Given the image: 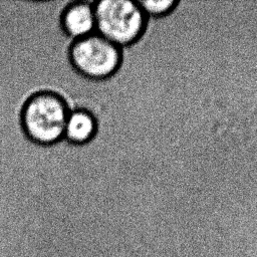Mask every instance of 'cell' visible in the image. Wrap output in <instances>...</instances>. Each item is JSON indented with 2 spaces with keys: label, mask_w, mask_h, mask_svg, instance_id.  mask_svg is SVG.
<instances>
[{
  "label": "cell",
  "mask_w": 257,
  "mask_h": 257,
  "mask_svg": "<svg viewBox=\"0 0 257 257\" xmlns=\"http://www.w3.org/2000/svg\"><path fill=\"white\" fill-rule=\"evenodd\" d=\"M96 131L94 116L87 110L76 108L69 111L64 138L73 144H84L92 139Z\"/></svg>",
  "instance_id": "obj_5"
},
{
  "label": "cell",
  "mask_w": 257,
  "mask_h": 257,
  "mask_svg": "<svg viewBox=\"0 0 257 257\" xmlns=\"http://www.w3.org/2000/svg\"><path fill=\"white\" fill-rule=\"evenodd\" d=\"M178 2L175 0H139V4L150 18H159L170 13Z\"/></svg>",
  "instance_id": "obj_6"
},
{
  "label": "cell",
  "mask_w": 257,
  "mask_h": 257,
  "mask_svg": "<svg viewBox=\"0 0 257 257\" xmlns=\"http://www.w3.org/2000/svg\"><path fill=\"white\" fill-rule=\"evenodd\" d=\"M95 32L122 47L137 41L144 33L148 16L132 0H94Z\"/></svg>",
  "instance_id": "obj_1"
},
{
  "label": "cell",
  "mask_w": 257,
  "mask_h": 257,
  "mask_svg": "<svg viewBox=\"0 0 257 257\" xmlns=\"http://www.w3.org/2000/svg\"><path fill=\"white\" fill-rule=\"evenodd\" d=\"M65 33L73 40L95 32L94 0H70L61 16Z\"/></svg>",
  "instance_id": "obj_4"
},
{
  "label": "cell",
  "mask_w": 257,
  "mask_h": 257,
  "mask_svg": "<svg viewBox=\"0 0 257 257\" xmlns=\"http://www.w3.org/2000/svg\"><path fill=\"white\" fill-rule=\"evenodd\" d=\"M69 111L66 102L58 94L39 91L26 100L21 112V122L32 141L49 145L64 138Z\"/></svg>",
  "instance_id": "obj_2"
},
{
  "label": "cell",
  "mask_w": 257,
  "mask_h": 257,
  "mask_svg": "<svg viewBox=\"0 0 257 257\" xmlns=\"http://www.w3.org/2000/svg\"><path fill=\"white\" fill-rule=\"evenodd\" d=\"M74 68L82 75L101 79L111 75L119 66L120 47L94 32L75 40L69 50Z\"/></svg>",
  "instance_id": "obj_3"
}]
</instances>
